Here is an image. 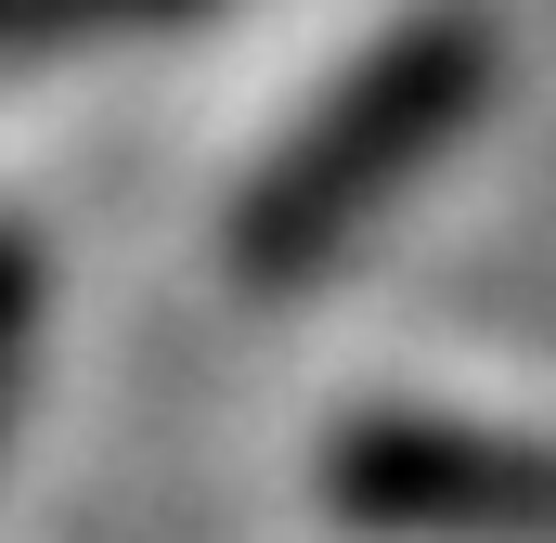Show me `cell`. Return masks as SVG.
Wrapping results in <instances>:
<instances>
[{
  "instance_id": "4",
  "label": "cell",
  "mask_w": 556,
  "mask_h": 543,
  "mask_svg": "<svg viewBox=\"0 0 556 543\" xmlns=\"http://www.w3.org/2000/svg\"><path fill=\"white\" fill-rule=\"evenodd\" d=\"M26 350H39V247L0 220V427H13V389H26Z\"/></svg>"
},
{
  "instance_id": "2",
  "label": "cell",
  "mask_w": 556,
  "mask_h": 543,
  "mask_svg": "<svg viewBox=\"0 0 556 543\" xmlns=\"http://www.w3.org/2000/svg\"><path fill=\"white\" fill-rule=\"evenodd\" d=\"M324 492L376 543H556V440L389 402L324 440Z\"/></svg>"
},
{
  "instance_id": "3",
  "label": "cell",
  "mask_w": 556,
  "mask_h": 543,
  "mask_svg": "<svg viewBox=\"0 0 556 543\" xmlns=\"http://www.w3.org/2000/svg\"><path fill=\"white\" fill-rule=\"evenodd\" d=\"M207 0H0V65H39V52H91V39H155V26H194Z\"/></svg>"
},
{
  "instance_id": "1",
  "label": "cell",
  "mask_w": 556,
  "mask_h": 543,
  "mask_svg": "<svg viewBox=\"0 0 556 543\" xmlns=\"http://www.w3.org/2000/svg\"><path fill=\"white\" fill-rule=\"evenodd\" d=\"M479 104H492V26H479V13H415V26H389V39L247 168L233 233H220L233 285H311L324 260H350V233H363L415 168H440Z\"/></svg>"
}]
</instances>
